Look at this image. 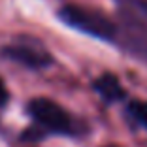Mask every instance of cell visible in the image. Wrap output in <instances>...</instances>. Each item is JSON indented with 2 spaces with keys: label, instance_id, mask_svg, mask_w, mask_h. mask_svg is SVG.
Here are the masks:
<instances>
[{
  "label": "cell",
  "instance_id": "5b68a950",
  "mask_svg": "<svg viewBox=\"0 0 147 147\" xmlns=\"http://www.w3.org/2000/svg\"><path fill=\"white\" fill-rule=\"evenodd\" d=\"M128 109H130V113H132V117H134L138 123H142L143 126L147 128V104L145 102H132V104L128 106Z\"/></svg>",
  "mask_w": 147,
  "mask_h": 147
},
{
  "label": "cell",
  "instance_id": "52a82bcc",
  "mask_svg": "<svg viewBox=\"0 0 147 147\" xmlns=\"http://www.w3.org/2000/svg\"><path fill=\"white\" fill-rule=\"evenodd\" d=\"M6 102H8V91H6L4 81L0 79V106H4Z\"/></svg>",
  "mask_w": 147,
  "mask_h": 147
},
{
  "label": "cell",
  "instance_id": "3957f363",
  "mask_svg": "<svg viewBox=\"0 0 147 147\" xmlns=\"http://www.w3.org/2000/svg\"><path fill=\"white\" fill-rule=\"evenodd\" d=\"M2 53L6 59L15 61L30 70H42L51 64V55L47 51L32 47V45H8Z\"/></svg>",
  "mask_w": 147,
  "mask_h": 147
},
{
  "label": "cell",
  "instance_id": "7a4b0ae2",
  "mask_svg": "<svg viewBox=\"0 0 147 147\" xmlns=\"http://www.w3.org/2000/svg\"><path fill=\"white\" fill-rule=\"evenodd\" d=\"M28 113L34 117V121L40 126L51 130V132H59V134H70L72 132V119H70V115L59 104H55L49 98L30 100Z\"/></svg>",
  "mask_w": 147,
  "mask_h": 147
},
{
  "label": "cell",
  "instance_id": "277c9868",
  "mask_svg": "<svg viewBox=\"0 0 147 147\" xmlns=\"http://www.w3.org/2000/svg\"><path fill=\"white\" fill-rule=\"evenodd\" d=\"M94 91L102 96V100L106 102H119V100L125 98V89L121 87L119 79L113 76V74H102L94 83Z\"/></svg>",
  "mask_w": 147,
  "mask_h": 147
},
{
  "label": "cell",
  "instance_id": "6da1fadb",
  "mask_svg": "<svg viewBox=\"0 0 147 147\" xmlns=\"http://www.w3.org/2000/svg\"><path fill=\"white\" fill-rule=\"evenodd\" d=\"M59 19L64 25L72 26L83 34L92 36V38L104 40V42H113L117 38V26L113 25V21H109L106 15L94 9H87L74 4L64 6L59 11Z\"/></svg>",
  "mask_w": 147,
  "mask_h": 147
},
{
  "label": "cell",
  "instance_id": "8992f818",
  "mask_svg": "<svg viewBox=\"0 0 147 147\" xmlns=\"http://www.w3.org/2000/svg\"><path fill=\"white\" fill-rule=\"evenodd\" d=\"M128 45L132 49V53H136L140 59L147 61V38H134V36H130Z\"/></svg>",
  "mask_w": 147,
  "mask_h": 147
}]
</instances>
